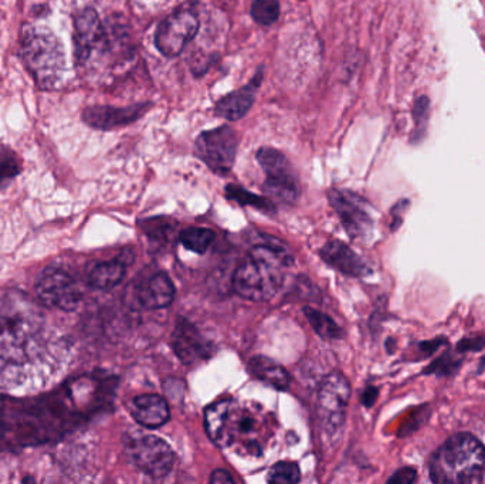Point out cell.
Segmentation results:
<instances>
[{"instance_id": "obj_1", "label": "cell", "mask_w": 485, "mask_h": 484, "mask_svg": "<svg viewBox=\"0 0 485 484\" xmlns=\"http://www.w3.org/2000/svg\"><path fill=\"white\" fill-rule=\"evenodd\" d=\"M204 426L215 445L240 456H261L274 432L273 417L263 408L232 400L208 408Z\"/></svg>"}, {"instance_id": "obj_2", "label": "cell", "mask_w": 485, "mask_h": 484, "mask_svg": "<svg viewBox=\"0 0 485 484\" xmlns=\"http://www.w3.org/2000/svg\"><path fill=\"white\" fill-rule=\"evenodd\" d=\"M44 327L42 307L28 293L0 290V358L21 364L28 361Z\"/></svg>"}, {"instance_id": "obj_3", "label": "cell", "mask_w": 485, "mask_h": 484, "mask_svg": "<svg viewBox=\"0 0 485 484\" xmlns=\"http://www.w3.org/2000/svg\"><path fill=\"white\" fill-rule=\"evenodd\" d=\"M289 262V256L282 249L270 244L256 246L235 273V290L242 298L256 303L270 300L282 286Z\"/></svg>"}, {"instance_id": "obj_4", "label": "cell", "mask_w": 485, "mask_h": 484, "mask_svg": "<svg viewBox=\"0 0 485 484\" xmlns=\"http://www.w3.org/2000/svg\"><path fill=\"white\" fill-rule=\"evenodd\" d=\"M434 483L474 484L485 473V448L472 433H457L447 439L429 464Z\"/></svg>"}, {"instance_id": "obj_5", "label": "cell", "mask_w": 485, "mask_h": 484, "mask_svg": "<svg viewBox=\"0 0 485 484\" xmlns=\"http://www.w3.org/2000/svg\"><path fill=\"white\" fill-rule=\"evenodd\" d=\"M20 56L28 75L43 91L60 87L66 73L63 43L49 28L25 25L20 32Z\"/></svg>"}, {"instance_id": "obj_6", "label": "cell", "mask_w": 485, "mask_h": 484, "mask_svg": "<svg viewBox=\"0 0 485 484\" xmlns=\"http://www.w3.org/2000/svg\"><path fill=\"white\" fill-rule=\"evenodd\" d=\"M125 452L131 464L152 479L168 476L173 467V452L171 446L158 436L134 433L125 438Z\"/></svg>"}, {"instance_id": "obj_7", "label": "cell", "mask_w": 485, "mask_h": 484, "mask_svg": "<svg viewBox=\"0 0 485 484\" xmlns=\"http://www.w3.org/2000/svg\"><path fill=\"white\" fill-rule=\"evenodd\" d=\"M237 134L229 125L209 130L197 137L195 149L199 160L203 161L211 171L226 175L232 171L236 161Z\"/></svg>"}, {"instance_id": "obj_8", "label": "cell", "mask_w": 485, "mask_h": 484, "mask_svg": "<svg viewBox=\"0 0 485 484\" xmlns=\"http://www.w3.org/2000/svg\"><path fill=\"white\" fill-rule=\"evenodd\" d=\"M36 294L43 305L61 312H75L81 303V291L66 270L49 267L36 282Z\"/></svg>"}, {"instance_id": "obj_9", "label": "cell", "mask_w": 485, "mask_h": 484, "mask_svg": "<svg viewBox=\"0 0 485 484\" xmlns=\"http://www.w3.org/2000/svg\"><path fill=\"white\" fill-rule=\"evenodd\" d=\"M257 161L266 173V191L271 196L290 203L298 198L296 173L284 154L274 148H261Z\"/></svg>"}, {"instance_id": "obj_10", "label": "cell", "mask_w": 485, "mask_h": 484, "mask_svg": "<svg viewBox=\"0 0 485 484\" xmlns=\"http://www.w3.org/2000/svg\"><path fill=\"white\" fill-rule=\"evenodd\" d=\"M199 30V19L194 12H173L159 23L155 32V46L165 57L182 53L187 43L192 42Z\"/></svg>"}, {"instance_id": "obj_11", "label": "cell", "mask_w": 485, "mask_h": 484, "mask_svg": "<svg viewBox=\"0 0 485 484\" xmlns=\"http://www.w3.org/2000/svg\"><path fill=\"white\" fill-rule=\"evenodd\" d=\"M328 198L352 239H365L372 234L375 220L365 199L346 189H330Z\"/></svg>"}, {"instance_id": "obj_12", "label": "cell", "mask_w": 485, "mask_h": 484, "mask_svg": "<svg viewBox=\"0 0 485 484\" xmlns=\"http://www.w3.org/2000/svg\"><path fill=\"white\" fill-rule=\"evenodd\" d=\"M351 396L348 379L339 372L327 375L318 389V412L328 431L341 428Z\"/></svg>"}, {"instance_id": "obj_13", "label": "cell", "mask_w": 485, "mask_h": 484, "mask_svg": "<svg viewBox=\"0 0 485 484\" xmlns=\"http://www.w3.org/2000/svg\"><path fill=\"white\" fill-rule=\"evenodd\" d=\"M152 103H138L130 107L90 106L81 113V120L99 131H113L128 127L148 113Z\"/></svg>"}, {"instance_id": "obj_14", "label": "cell", "mask_w": 485, "mask_h": 484, "mask_svg": "<svg viewBox=\"0 0 485 484\" xmlns=\"http://www.w3.org/2000/svg\"><path fill=\"white\" fill-rule=\"evenodd\" d=\"M104 28L97 12L92 7H85L75 16V57L76 63L83 64L90 60L95 50L104 40Z\"/></svg>"}, {"instance_id": "obj_15", "label": "cell", "mask_w": 485, "mask_h": 484, "mask_svg": "<svg viewBox=\"0 0 485 484\" xmlns=\"http://www.w3.org/2000/svg\"><path fill=\"white\" fill-rule=\"evenodd\" d=\"M263 80L264 68L260 67L257 70L254 77L250 80L249 84L219 99L215 107L216 115L229 121L242 120L251 110L257 91L260 89Z\"/></svg>"}, {"instance_id": "obj_16", "label": "cell", "mask_w": 485, "mask_h": 484, "mask_svg": "<svg viewBox=\"0 0 485 484\" xmlns=\"http://www.w3.org/2000/svg\"><path fill=\"white\" fill-rule=\"evenodd\" d=\"M173 351L183 364H194L196 361L209 357V343L194 324L179 319L176 322L172 337Z\"/></svg>"}, {"instance_id": "obj_17", "label": "cell", "mask_w": 485, "mask_h": 484, "mask_svg": "<svg viewBox=\"0 0 485 484\" xmlns=\"http://www.w3.org/2000/svg\"><path fill=\"white\" fill-rule=\"evenodd\" d=\"M321 256L328 265L346 276L362 277L368 273V267L362 258L342 242H328L321 250Z\"/></svg>"}, {"instance_id": "obj_18", "label": "cell", "mask_w": 485, "mask_h": 484, "mask_svg": "<svg viewBox=\"0 0 485 484\" xmlns=\"http://www.w3.org/2000/svg\"><path fill=\"white\" fill-rule=\"evenodd\" d=\"M131 414L145 428H159L169 421L168 402L155 393L137 396L131 405Z\"/></svg>"}, {"instance_id": "obj_19", "label": "cell", "mask_w": 485, "mask_h": 484, "mask_svg": "<svg viewBox=\"0 0 485 484\" xmlns=\"http://www.w3.org/2000/svg\"><path fill=\"white\" fill-rule=\"evenodd\" d=\"M175 298V286L165 273L152 276L139 290V301L147 308L168 307Z\"/></svg>"}, {"instance_id": "obj_20", "label": "cell", "mask_w": 485, "mask_h": 484, "mask_svg": "<svg viewBox=\"0 0 485 484\" xmlns=\"http://www.w3.org/2000/svg\"><path fill=\"white\" fill-rule=\"evenodd\" d=\"M249 371L253 377L260 379L264 384L278 389L287 391L290 388L289 372L285 371L282 365L267 357H253L249 362Z\"/></svg>"}, {"instance_id": "obj_21", "label": "cell", "mask_w": 485, "mask_h": 484, "mask_svg": "<svg viewBox=\"0 0 485 484\" xmlns=\"http://www.w3.org/2000/svg\"><path fill=\"white\" fill-rule=\"evenodd\" d=\"M125 276V265L123 260H113V262L99 263L95 266L91 273L88 274V283L97 290H109L118 286Z\"/></svg>"}, {"instance_id": "obj_22", "label": "cell", "mask_w": 485, "mask_h": 484, "mask_svg": "<svg viewBox=\"0 0 485 484\" xmlns=\"http://www.w3.org/2000/svg\"><path fill=\"white\" fill-rule=\"evenodd\" d=\"M179 239L187 250L202 255L215 241V232L206 227H187L180 234Z\"/></svg>"}, {"instance_id": "obj_23", "label": "cell", "mask_w": 485, "mask_h": 484, "mask_svg": "<svg viewBox=\"0 0 485 484\" xmlns=\"http://www.w3.org/2000/svg\"><path fill=\"white\" fill-rule=\"evenodd\" d=\"M304 314H306V320L313 325V329H315L318 336L325 339L341 338L342 329L327 314H323V313L311 307L304 308Z\"/></svg>"}, {"instance_id": "obj_24", "label": "cell", "mask_w": 485, "mask_h": 484, "mask_svg": "<svg viewBox=\"0 0 485 484\" xmlns=\"http://www.w3.org/2000/svg\"><path fill=\"white\" fill-rule=\"evenodd\" d=\"M20 172L21 163L18 154L0 142V187L6 186Z\"/></svg>"}, {"instance_id": "obj_25", "label": "cell", "mask_w": 485, "mask_h": 484, "mask_svg": "<svg viewBox=\"0 0 485 484\" xmlns=\"http://www.w3.org/2000/svg\"><path fill=\"white\" fill-rule=\"evenodd\" d=\"M251 18L257 25L271 26L280 18L278 0H254L251 4Z\"/></svg>"}, {"instance_id": "obj_26", "label": "cell", "mask_w": 485, "mask_h": 484, "mask_svg": "<svg viewBox=\"0 0 485 484\" xmlns=\"http://www.w3.org/2000/svg\"><path fill=\"white\" fill-rule=\"evenodd\" d=\"M301 480L298 464L294 462H280L268 472V483L294 484Z\"/></svg>"}, {"instance_id": "obj_27", "label": "cell", "mask_w": 485, "mask_h": 484, "mask_svg": "<svg viewBox=\"0 0 485 484\" xmlns=\"http://www.w3.org/2000/svg\"><path fill=\"white\" fill-rule=\"evenodd\" d=\"M226 194H227V198L237 202L240 205L256 206V208L264 209V210L271 209L270 202H267V199L250 194L244 187L237 186V185H229L226 187Z\"/></svg>"}, {"instance_id": "obj_28", "label": "cell", "mask_w": 485, "mask_h": 484, "mask_svg": "<svg viewBox=\"0 0 485 484\" xmlns=\"http://www.w3.org/2000/svg\"><path fill=\"white\" fill-rule=\"evenodd\" d=\"M430 103L425 96L418 97L413 107V120H415V134L413 141H418L425 137V128L429 123Z\"/></svg>"}, {"instance_id": "obj_29", "label": "cell", "mask_w": 485, "mask_h": 484, "mask_svg": "<svg viewBox=\"0 0 485 484\" xmlns=\"http://www.w3.org/2000/svg\"><path fill=\"white\" fill-rule=\"evenodd\" d=\"M458 365H460V361L451 357L450 353H446L443 357L434 361V362L425 369V374L449 375L451 374V372L456 371Z\"/></svg>"}, {"instance_id": "obj_30", "label": "cell", "mask_w": 485, "mask_h": 484, "mask_svg": "<svg viewBox=\"0 0 485 484\" xmlns=\"http://www.w3.org/2000/svg\"><path fill=\"white\" fill-rule=\"evenodd\" d=\"M416 479H417V473H416L413 467H403V469L396 472V473L389 479V483L411 484L413 481H416Z\"/></svg>"}, {"instance_id": "obj_31", "label": "cell", "mask_w": 485, "mask_h": 484, "mask_svg": "<svg viewBox=\"0 0 485 484\" xmlns=\"http://www.w3.org/2000/svg\"><path fill=\"white\" fill-rule=\"evenodd\" d=\"M485 344V337H472V338L461 339L458 343V351L481 350Z\"/></svg>"}, {"instance_id": "obj_32", "label": "cell", "mask_w": 485, "mask_h": 484, "mask_svg": "<svg viewBox=\"0 0 485 484\" xmlns=\"http://www.w3.org/2000/svg\"><path fill=\"white\" fill-rule=\"evenodd\" d=\"M211 483L213 484H230L235 483V479L226 471H215L211 473Z\"/></svg>"}, {"instance_id": "obj_33", "label": "cell", "mask_w": 485, "mask_h": 484, "mask_svg": "<svg viewBox=\"0 0 485 484\" xmlns=\"http://www.w3.org/2000/svg\"><path fill=\"white\" fill-rule=\"evenodd\" d=\"M378 400V389L377 388H368L363 393V405L365 407H372L373 403L377 402Z\"/></svg>"}, {"instance_id": "obj_34", "label": "cell", "mask_w": 485, "mask_h": 484, "mask_svg": "<svg viewBox=\"0 0 485 484\" xmlns=\"http://www.w3.org/2000/svg\"><path fill=\"white\" fill-rule=\"evenodd\" d=\"M444 343V339H434V341H427L420 345V350L425 351V355L434 353L441 344Z\"/></svg>"}, {"instance_id": "obj_35", "label": "cell", "mask_w": 485, "mask_h": 484, "mask_svg": "<svg viewBox=\"0 0 485 484\" xmlns=\"http://www.w3.org/2000/svg\"><path fill=\"white\" fill-rule=\"evenodd\" d=\"M484 368H485V357L482 358L481 364H480V372H481L482 369H484Z\"/></svg>"}, {"instance_id": "obj_36", "label": "cell", "mask_w": 485, "mask_h": 484, "mask_svg": "<svg viewBox=\"0 0 485 484\" xmlns=\"http://www.w3.org/2000/svg\"><path fill=\"white\" fill-rule=\"evenodd\" d=\"M301 2H304V0H301Z\"/></svg>"}]
</instances>
